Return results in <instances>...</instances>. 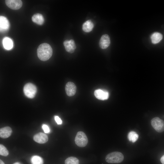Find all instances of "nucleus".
<instances>
[{
    "label": "nucleus",
    "instance_id": "obj_1",
    "mask_svg": "<svg viewBox=\"0 0 164 164\" xmlns=\"http://www.w3.org/2000/svg\"><path fill=\"white\" fill-rule=\"evenodd\" d=\"M52 53V49L51 46L47 43L41 44L37 48V56L39 59L43 61L49 60L51 56Z\"/></svg>",
    "mask_w": 164,
    "mask_h": 164
},
{
    "label": "nucleus",
    "instance_id": "obj_2",
    "mask_svg": "<svg viewBox=\"0 0 164 164\" xmlns=\"http://www.w3.org/2000/svg\"><path fill=\"white\" fill-rule=\"evenodd\" d=\"M124 158V155L121 153L114 152L108 154L105 157V160L108 163H118L121 162Z\"/></svg>",
    "mask_w": 164,
    "mask_h": 164
},
{
    "label": "nucleus",
    "instance_id": "obj_3",
    "mask_svg": "<svg viewBox=\"0 0 164 164\" xmlns=\"http://www.w3.org/2000/svg\"><path fill=\"white\" fill-rule=\"evenodd\" d=\"M23 91L25 95L28 97L33 98L35 96L37 88L36 86L31 83L26 84L23 88Z\"/></svg>",
    "mask_w": 164,
    "mask_h": 164
},
{
    "label": "nucleus",
    "instance_id": "obj_4",
    "mask_svg": "<svg viewBox=\"0 0 164 164\" xmlns=\"http://www.w3.org/2000/svg\"><path fill=\"white\" fill-rule=\"evenodd\" d=\"M88 139L86 134L83 132H77L75 139L76 144L80 147H84L88 143Z\"/></svg>",
    "mask_w": 164,
    "mask_h": 164
},
{
    "label": "nucleus",
    "instance_id": "obj_5",
    "mask_svg": "<svg viewBox=\"0 0 164 164\" xmlns=\"http://www.w3.org/2000/svg\"><path fill=\"white\" fill-rule=\"evenodd\" d=\"M153 128L158 132L164 131V121L158 117L152 118L151 121Z\"/></svg>",
    "mask_w": 164,
    "mask_h": 164
},
{
    "label": "nucleus",
    "instance_id": "obj_6",
    "mask_svg": "<svg viewBox=\"0 0 164 164\" xmlns=\"http://www.w3.org/2000/svg\"><path fill=\"white\" fill-rule=\"evenodd\" d=\"M5 3L8 7L13 10L19 9L22 4V1L20 0H6Z\"/></svg>",
    "mask_w": 164,
    "mask_h": 164
},
{
    "label": "nucleus",
    "instance_id": "obj_7",
    "mask_svg": "<svg viewBox=\"0 0 164 164\" xmlns=\"http://www.w3.org/2000/svg\"><path fill=\"white\" fill-rule=\"evenodd\" d=\"M76 87L75 84L71 82L67 83L65 87V90L67 94L69 96H73L76 91Z\"/></svg>",
    "mask_w": 164,
    "mask_h": 164
},
{
    "label": "nucleus",
    "instance_id": "obj_8",
    "mask_svg": "<svg viewBox=\"0 0 164 164\" xmlns=\"http://www.w3.org/2000/svg\"><path fill=\"white\" fill-rule=\"evenodd\" d=\"M110 44L109 36L107 34H104L101 37L99 42V46L102 49L108 48Z\"/></svg>",
    "mask_w": 164,
    "mask_h": 164
},
{
    "label": "nucleus",
    "instance_id": "obj_9",
    "mask_svg": "<svg viewBox=\"0 0 164 164\" xmlns=\"http://www.w3.org/2000/svg\"><path fill=\"white\" fill-rule=\"evenodd\" d=\"M63 45L66 51L70 53H73L76 48L75 42L73 39L65 41Z\"/></svg>",
    "mask_w": 164,
    "mask_h": 164
},
{
    "label": "nucleus",
    "instance_id": "obj_10",
    "mask_svg": "<svg viewBox=\"0 0 164 164\" xmlns=\"http://www.w3.org/2000/svg\"><path fill=\"white\" fill-rule=\"evenodd\" d=\"M94 95L97 99L102 100H107L109 97V93L104 90H96L94 92Z\"/></svg>",
    "mask_w": 164,
    "mask_h": 164
},
{
    "label": "nucleus",
    "instance_id": "obj_11",
    "mask_svg": "<svg viewBox=\"0 0 164 164\" xmlns=\"http://www.w3.org/2000/svg\"><path fill=\"white\" fill-rule=\"evenodd\" d=\"M33 138L35 141L40 144H43L46 142L48 139L47 135L42 132L35 135L33 136Z\"/></svg>",
    "mask_w": 164,
    "mask_h": 164
},
{
    "label": "nucleus",
    "instance_id": "obj_12",
    "mask_svg": "<svg viewBox=\"0 0 164 164\" xmlns=\"http://www.w3.org/2000/svg\"><path fill=\"white\" fill-rule=\"evenodd\" d=\"M12 132V129L10 127H3L0 129V136L2 138H6L11 135Z\"/></svg>",
    "mask_w": 164,
    "mask_h": 164
},
{
    "label": "nucleus",
    "instance_id": "obj_13",
    "mask_svg": "<svg viewBox=\"0 0 164 164\" xmlns=\"http://www.w3.org/2000/svg\"><path fill=\"white\" fill-rule=\"evenodd\" d=\"M9 22L7 19L4 16H0V27L1 31L7 30L9 27Z\"/></svg>",
    "mask_w": 164,
    "mask_h": 164
},
{
    "label": "nucleus",
    "instance_id": "obj_14",
    "mask_svg": "<svg viewBox=\"0 0 164 164\" xmlns=\"http://www.w3.org/2000/svg\"><path fill=\"white\" fill-rule=\"evenodd\" d=\"M32 21L39 25H42L44 22V19L43 15L39 13L34 14L32 17Z\"/></svg>",
    "mask_w": 164,
    "mask_h": 164
},
{
    "label": "nucleus",
    "instance_id": "obj_15",
    "mask_svg": "<svg viewBox=\"0 0 164 164\" xmlns=\"http://www.w3.org/2000/svg\"><path fill=\"white\" fill-rule=\"evenodd\" d=\"M94 24L91 20H88L84 23L82 29L85 32H89L91 31L94 28Z\"/></svg>",
    "mask_w": 164,
    "mask_h": 164
},
{
    "label": "nucleus",
    "instance_id": "obj_16",
    "mask_svg": "<svg viewBox=\"0 0 164 164\" xmlns=\"http://www.w3.org/2000/svg\"><path fill=\"white\" fill-rule=\"evenodd\" d=\"M162 38V34L158 32H154L151 36L152 42L154 44L159 43Z\"/></svg>",
    "mask_w": 164,
    "mask_h": 164
},
{
    "label": "nucleus",
    "instance_id": "obj_17",
    "mask_svg": "<svg viewBox=\"0 0 164 164\" xmlns=\"http://www.w3.org/2000/svg\"><path fill=\"white\" fill-rule=\"evenodd\" d=\"M3 46L6 49L9 50L11 49L13 46V42L9 38L5 37L3 41Z\"/></svg>",
    "mask_w": 164,
    "mask_h": 164
},
{
    "label": "nucleus",
    "instance_id": "obj_18",
    "mask_svg": "<svg viewBox=\"0 0 164 164\" xmlns=\"http://www.w3.org/2000/svg\"><path fill=\"white\" fill-rule=\"evenodd\" d=\"M32 164H43V159L40 156L35 155L32 156L30 159Z\"/></svg>",
    "mask_w": 164,
    "mask_h": 164
},
{
    "label": "nucleus",
    "instance_id": "obj_19",
    "mask_svg": "<svg viewBox=\"0 0 164 164\" xmlns=\"http://www.w3.org/2000/svg\"><path fill=\"white\" fill-rule=\"evenodd\" d=\"M128 139L130 141L134 143L138 140V135L135 132L131 131L128 133Z\"/></svg>",
    "mask_w": 164,
    "mask_h": 164
},
{
    "label": "nucleus",
    "instance_id": "obj_20",
    "mask_svg": "<svg viewBox=\"0 0 164 164\" xmlns=\"http://www.w3.org/2000/svg\"><path fill=\"white\" fill-rule=\"evenodd\" d=\"M79 163L78 159L74 157H69L65 161V164H79Z\"/></svg>",
    "mask_w": 164,
    "mask_h": 164
},
{
    "label": "nucleus",
    "instance_id": "obj_21",
    "mask_svg": "<svg viewBox=\"0 0 164 164\" xmlns=\"http://www.w3.org/2000/svg\"><path fill=\"white\" fill-rule=\"evenodd\" d=\"M9 154V152L7 149L2 144L0 145V155L6 156Z\"/></svg>",
    "mask_w": 164,
    "mask_h": 164
},
{
    "label": "nucleus",
    "instance_id": "obj_22",
    "mask_svg": "<svg viewBox=\"0 0 164 164\" xmlns=\"http://www.w3.org/2000/svg\"><path fill=\"white\" fill-rule=\"evenodd\" d=\"M42 128L45 133H48L50 132V129L49 127L46 124L42 125Z\"/></svg>",
    "mask_w": 164,
    "mask_h": 164
},
{
    "label": "nucleus",
    "instance_id": "obj_23",
    "mask_svg": "<svg viewBox=\"0 0 164 164\" xmlns=\"http://www.w3.org/2000/svg\"><path fill=\"white\" fill-rule=\"evenodd\" d=\"M55 120L58 125H61L62 123V121L61 119L57 116H54Z\"/></svg>",
    "mask_w": 164,
    "mask_h": 164
},
{
    "label": "nucleus",
    "instance_id": "obj_24",
    "mask_svg": "<svg viewBox=\"0 0 164 164\" xmlns=\"http://www.w3.org/2000/svg\"><path fill=\"white\" fill-rule=\"evenodd\" d=\"M160 161L162 164H164V155L160 159Z\"/></svg>",
    "mask_w": 164,
    "mask_h": 164
},
{
    "label": "nucleus",
    "instance_id": "obj_25",
    "mask_svg": "<svg viewBox=\"0 0 164 164\" xmlns=\"http://www.w3.org/2000/svg\"><path fill=\"white\" fill-rule=\"evenodd\" d=\"M0 164H5L1 160H0Z\"/></svg>",
    "mask_w": 164,
    "mask_h": 164
},
{
    "label": "nucleus",
    "instance_id": "obj_26",
    "mask_svg": "<svg viewBox=\"0 0 164 164\" xmlns=\"http://www.w3.org/2000/svg\"><path fill=\"white\" fill-rule=\"evenodd\" d=\"M13 164H21L19 162H15V163H13Z\"/></svg>",
    "mask_w": 164,
    "mask_h": 164
}]
</instances>
